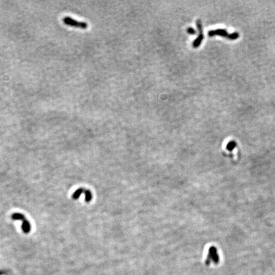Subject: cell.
Wrapping results in <instances>:
<instances>
[{
  "label": "cell",
  "mask_w": 275,
  "mask_h": 275,
  "mask_svg": "<svg viewBox=\"0 0 275 275\" xmlns=\"http://www.w3.org/2000/svg\"><path fill=\"white\" fill-rule=\"evenodd\" d=\"M208 35L210 36H213L215 35H219L223 37H225L227 38L230 40H236L239 38V34L238 33H233L229 34L227 33L225 30L223 29H219L215 30H211L208 32Z\"/></svg>",
  "instance_id": "1"
},
{
  "label": "cell",
  "mask_w": 275,
  "mask_h": 275,
  "mask_svg": "<svg viewBox=\"0 0 275 275\" xmlns=\"http://www.w3.org/2000/svg\"><path fill=\"white\" fill-rule=\"evenodd\" d=\"M63 21L66 25L77 28H80V29L85 30L87 29L88 27L87 23L82 21H77L70 17H64L63 18Z\"/></svg>",
  "instance_id": "2"
},
{
  "label": "cell",
  "mask_w": 275,
  "mask_h": 275,
  "mask_svg": "<svg viewBox=\"0 0 275 275\" xmlns=\"http://www.w3.org/2000/svg\"><path fill=\"white\" fill-rule=\"evenodd\" d=\"M213 261L215 264H217L220 262V257L217 252V249L215 246H211L208 250L207 258L206 259L205 264L206 265H210L211 262Z\"/></svg>",
  "instance_id": "3"
},
{
  "label": "cell",
  "mask_w": 275,
  "mask_h": 275,
  "mask_svg": "<svg viewBox=\"0 0 275 275\" xmlns=\"http://www.w3.org/2000/svg\"><path fill=\"white\" fill-rule=\"evenodd\" d=\"M196 25H197V29L199 30V32H200V34H199L198 37L195 40H194V41L193 42V44H192V45H193V47H194V48H197V47H200V45H201L203 40L204 39V35L203 33V27H202V24H201V20H200V19L197 20Z\"/></svg>",
  "instance_id": "4"
},
{
  "label": "cell",
  "mask_w": 275,
  "mask_h": 275,
  "mask_svg": "<svg viewBox=\"0 0 275 275\" xmlns=\"http://www.w3.org/2000/svg\"><path fill=\"white\" fill-rule=\"evenodd\" d=\"M22 230L25 234H28L30 233L31 230V225L29 221L25 220L22 222Z\"/></svg>",
  "instance_id": "5"
},
{
  "label": "cell",
  "mask_w": 275,
  "mask_h": 275,
  "mask_svg": "<svg viewBox=\"0 0 275 275\" xmlns=\"http://www.w3.org/2000/svg\"><path fill=\"white\" fill-rule=\"evenodd\" d=\"M11 217L13 220H20L23 222L24 220H26L25 216L21 213H14L12 215Z\"/></svg>",
  "instance_id": "6"
},
{
  "label": "cell",
  "mask_w": 275,
  "mask_h": 275,
  "mask_svg": "<svg viewBox=\"0 0 275 275\" xmlns=\"http://www.w3.org/2000/svg\"><path fill=\"white\" fill-rule=\"evenodd\" d=\"M85 189L84 188H79L78 189L77 191H75L74 192V193L73 194V195H72V197L74 200H78V199L79 198V197L81 196V194L85 192Z\"/></svg>",
  "instance_id": "7"
},
{
  "label": "cell",
  "mask_w": 275,
  "mask_h": 275,
  "mask_svg": "<svg viewBox=\"0 0 275 275\" xmlns=\"http://www.w3.org/2000/svg\"><path fill=\"white\" fill-rule=\"evenodd\" d=\"M85 201L87 203L91 202L92 199V194L91 191L89 190H85Z\"/></svg>",
  "instance_id": "8"
},
{
  "label": "cell",
  "mask_w": 275,
  "mask_h": 275,
  "mask_svg": "<svg viewBox=\"0 0 275 275\" xmlns=\"http://www.w3.org/2000/svg\"><path fill=\"white\" fill-rule=\"evenodd\" d=\"M236 146V142L234 141H231L226 146V149L229 151H233Z\"/></svg>",
  "instance_id": "9"
},
{
  "label": "cell",
  "mask_w": 275,
  "mask_h": 275,
  "mask_svg": "<svg viewBox=\"0 0 275 275\" xmlns=\"http://www.w3.org/2000/svg\"><path fill=\"white\" fill-rule=\"evenodd\" d=\"M187 33H189V34L191 35H194L196 33V31L194 30L192 27H189L187 29Z\"/></svg>",
  "instance_id": "10"
}]
</instances>
